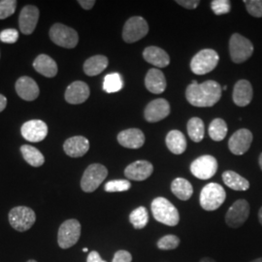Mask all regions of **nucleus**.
<instances>
[{"label": "nucleus", "mask_w": 262, "mask_h": 262, "mask_svg": "<svg viewBox=\"0 0 262 262\" xmlns=\"http://www.w3.org/2000/svg\"><path fill=\"white\" fill-rule=\"evenodd\" d=\"M16 92L26 101L35 100L40 94L37 83L28 76H23L18 79L16 82Z\"/></svg>", "instance_id": "nucleus-18"}, {"label": "nucleus", "mask_w": 262, "mask_h": 262, "mask_svg": "<svg viewBox=\"0 0 262 262\" xmlns=\"http://www.w3.org/2000/svg\"><path fill=\"white\" fill-rule=\"evenodd\" d=\"M258 219H259V222H260V224L262 225V207L261 209L259 210V213H258Z\"/></svg>", "instance_id": "nucleus-47"}, {"label": "nucleus", "mask_w": 262, "mask_h": 262, "mask_svg": "<svg viewBox=\"0 0 262 262\" xmlns=\"http://www.w3.org/2000/svg\"><path fill=\"white\" fill-rule=\"evenodd\" d=\"M131 187V183L127 180H113L105 185L107 192H122L126 191Z\"/></svg>", "instance_id": "nucleus-35"}, {"label": "nucleus", "mask_w": 262, "mask_h": 262, "mask_svg": "<svg viewBox=\"0 0 262 262\" xmlns=\"http://www.w3.org/2000/svg\"><path fill=\"white\" fill-rule=\"evenodd\" d=\"M108 176L107 168L99 163L91 164L84 170L81 180V187L84 192H94Z\"/></svg>", "instance_id": "nucleus-8"}, {"label": "nucleus", "mask_w": 262, "mask_h": 262, "mask_svg": "<svg viewBox=\"0 0 262 262\" xmlns=\"http://www.w3.org/2000/svg\"><path fill=\"white\" fill-rule=\"evenodd\" d=\"M250 215V205L247 200L239 199L228 209L225 215L226 225L232 228L243 225Z\"/></svg>", "instance_id": "nucleus-11"}, {"label": "nucleus", "mask_w": 262, "mask_h": 262, "mask_svg": "<svg viewBox=\"0 0 262 262\" xmlns=\"http://www.w3.org/2000/svg\"><path fill=\"white\" fill-rule=\"evenodd\" d=\"M253 142V133L242 128L236 131L228 141V148L236 156H242L250 149Z\"/></svg>", "instance_id": "nucleus-14"}, {"label": "nucleus", "mask_w": 262, "mask_h": 262, "mask_svg": "<svg viewBox=\"0 0 262 262\" xmlns=\"http://www.w3.org/2000/svg\"><path fill=\"white\" fill-rule=\"evenodd\" d=\"M211 7H212L213 12L217 16L227 14L230 12V9H231L230 1H228V0H214L211 3Z\"/></svg>", "instance_id": "nucleus-39"}, {"label": "nucleus", "mask_w": 262, "mask_h": 262, "mask_svg": "<svg viewBox=\"0 0 262 262\" xmlns=\"http://www.w3.org/2000/svg\"><path fill=\"white\" fill-rule=\"evenodd\" d=\"M51 40L59 47L73 49L78 45L79 35L75 29L62 24H55L49 32Z\"/></svg>", "instance_id": "nucleus-5"}, {"label": "nucleus", "mask_w": 262, "mask_h": 262, "mask_svg": "<svg viewBox=\"0 0 262 262\" xmlns=\"http://www.w3.org/2000/svg\"><path fill=\"white\" fill-rule=\"evenodd\" d=\"M63 150L70 158H81L90 150V142L84 136H73L64 142Z\"/></svg>", "instance_id": "nucleus-21"}, {"label": "nucleus", "mask_w": 262, "mask_h": 262, "mask_svg": "<svg viewBox=\"0 0 262 262\" xmlns=\"http://www.w3.org/2000/svg\"><path fill=\"white\" fill-rule=\"evenodd\" d=\"M28 262H37V261H35V260H32V259H31V260H28Z\"/></svg>", "instance_id": "nucleus-51"}, {"label": "nucleus", "mask_w": 262, "mask_h": 262, "mask_svg": "<svg viewBox=\"0 0 262 262\" xmlns=\"http://www.w3.org/2000/svg\"><path fill=\"white\" fill-rule=\"evenodd\" d=\"M20 151L25 160L33 167H40L45 162L43 154L33 146L24 145L20 147Z\"/></svg>", "instance_id": "nucleus-30"}, {"label": "nucleus", "mask_w": 262, "mask_h": 262, "mask_svg": "<svg viewBox=\"0 0 262 262\" xmlns=\"http://www.w3.org/2000/svg\"><path fill=\"white\" fill-rule=\"evenodd\" d=\"M151 213L154 217L163 225L175 226L180 222L177 208L164 197H158L151 202Z\"/></svg>", "instance_id": "nucleus-2"}, {"label": "nucleus", "mask_w": 262, "mask_h": 262, "mask_svg": "<svg viewBox=\"0 0 262 262\" xmlns=\"http://www.w3.org/2000/svg\"><path fill=\"white\" fill-rule=\"evenodd\" d=\"M132 255L127 251H119L115 253L112 262H131Z\"/></svg>", "instance_id": "nucleus-41"}, {"label": "nucleus", "mask_w": 262, "mask_h": 262, "mask_svg": "<svg viewBox=\"0 0 262 262\" xmlns=\"http://www.w3.org/2000/svg\"><path fill=\"white\" fill-rule=\"evenodd\" d=\"M131 225L135 229H142L149 223V214L145 207L140 206L133 210L129 215Z\"/></svg>", "instance_id": "nucleus-33"}, {"label": "nucleus", "mask_w": 262, "mask_h": 262, "mask_svg": "<svg viewBox=\"0 0 262 262\" xmlns=\"http://www.w3.org/2000/svg\"><path fill=\"white\" fill-rule=\"evenodd\" d=\"M179 5L187 8V9H195L199 5V0H177L176 1Z\"/></svg>", "instance_id": "nucleus-42"}, {"label": "nucleus", "mask_w": 262, "mask_h": 262, "mask_svg": "<svg viewBox=\"0 0 262 262\" xmlns=\"http://www.w3.org/2000/svg\"><path fill=\"white\" fill-rule=\"evenodd\" d=\"M118 142L122 147L127 149H140L145 143V135L138 128H129L122 130L118 134Z\"/></svg>", "instance_id": "nucleus-20"}, {"label": "nucleus", "mask_w": 262, "mask_h": 262, "mask_svg": "<svg viewBox=\"0 0 262 262\" xmlns=\"http://www.w3.org/2000/svg\"><path fill=\"white\" fill-rule=\"evenodd\" d=\"M180 245V238L176 235H166L160 238L158 242V247L160 250L170 251L178 248Z\"/></svg>", "instance_id": "nucleus-36"}, {"label": "nucleus", "mask_w": 262, "mask_h": 262, "mask_svg": "<svg viewBox=\"0 0 262 262\" xmlns=\"http://www.w3.org/2000/svg\"><path fill=\"white\" fill-rule=\"evenodd\" d=\"M147 90L151 94H162L166 89V79L164 74L157 68H151L145 78Z\"/></svg>", "instance_id": "nucleus-23"}, {"label": "nucleus", "mask_w": 262, "mask_h": 262, "mask_svg": "<svg viewBox=\"0 0 262 262\" xmlns=\"http://www.w3.org/2000/svg\"><path fill=\"white\" fill-rule=\"evenodd\" d=\"M187 133L193 142L199 143L203 140L205 134L204 122L199 118H191L187 122Z\"/></svg>", "instance_id": "nucleus-31"}, {"label": "nucleus", "mask_w": 262, "mask_h": 262, "mask_svg": "<svg viewBox=\"0 0 262 262\" xmlns=\"http://www.w3.org/2000/svg\"><path fill=\"white\" fill-rule=\"evenodd\" d=\"M149 32V26L142 17H132L127 19L122 29V39L126 43H134L145 37Z\"/></svg>", "instance_id": "nucleus-10"}, {"label": "nucleus", "mask_w": 262, "mask_h": 262, "mask_svg": "<svg viewBox=\"0 0 262 262\" xmlns=\"http://www.w3.org/2000/svg\"><path fill=\"white\" fill-rule=\"evenodd\" d=\"M123 86L122 76L119 73H111L105 76L103 82V90L108 94H114L120 92Z\"/></svg>", "instance_id": "nucleus-34"}, {"label": "nucleus", "mask_w": 262, "mask_h": 262, "mask_svg": "<svg viewBox=\"0 0 262 262\" xmlns=\"http://www.w3.org/2000/svg\"><path fill=\"white\" fill-rule=\"evenodd\" d=\"M251 262H262V257L261 258H257V259H254L253 261Z\"/></svg>", "instance_id": "nucleus-49"}, {"label": "nucleus", "mask_w": 262, "mask_h": 262, "mask_svg": "<svg viewBox=\"0 0 262 262\" xmlns=\"http://www.w3.org/2000/svg\"><path fill=\"white\" fill-rule=\"evenodd\" d=\"M33 67L39 74L48 78H54L57 74V64L54 58L42 54L38 56L33 61Z\"/></svg>", "instance_id": "nucleus-25"}, {"label": "nucleus", "mask_w": 262, "mask_h": 262, "mask_svg": "<svg viewBox=\"0 0 262 262\" xmlns=\"http://www.w3.org/2000/svg\"><path fill=\"white\" fill-rule=\"evenodd\" d=\"M253 86L247 80H240L234 85L233 102L239 107H245L253 100Z\"/></svg>", "instance_id": "nucleus-22"}, {"label": "nucleus", "mask_w": 262, "mask_h": 262, "mask_svg": "<svg viewBox=\"0 0 262 262\" xmlns=\"http://www.w3.org/2000/svg\"><path fill=\"white\" fill-rule=\"evenodd\" d=\"M223 180L227 187L237 191H245L250 187L249 181L240 176L239 174H237L234 171L224 172Z\"/></svg>", "instance_id": "nucleus-28"}, {"label": "nucleus", "mask_w": 262, "mask_h": 262, "mask_svg": "<svg viewBox=\"0 0 262 262\" xmlns=\"http://www.w3.org/2000/svg\"><path fill=\"white\" fill-rule=\"evenodd\" d=\"M227 124L223 119H215L210 123L209 135L215 142L223 141L227 134Z\"/></svg>", "instance_id": "nucleus-32"}, {"label": "nucleus", "mask_w": 262, "mask_h": 262, "mask_svg": "<svg viewBox=\"0 0 262 262\" xmlns=\"http://www.w3.org/2000/svg\"><path fill=\"white\" fill-rule=\"evenodd\" d=\"M246 8L250 15L255 18L262 17V0H245Z\"/></svg>", "instance_id": "nucleus-38"}, {"label": "nucleus", "mask_w": 262, "mask_h": 262, "mask_svg": "<svg viewBox=\"0 0 262 262\" xmlns=\"http://www.w3.org/2000/svg\"><path fill=\"white\" fill-rule=\"evenodd\" d=\"M90 94L91 92L88 84L82 81H76L67 86L64 97L68 103L77 105L86 101Z\"/></svg>", "instance_id": "nucleus-17"}, {"label": "nucleus", "mask_w": 262, "mask_h": 262, "mask_svg": "<svg viewBox=\"0 0 262 262\" xmlns=\"http://www.w3.org/2000/svg\"><path fill=\"white\" fill-rule=\"evenodd\" d=\"M154 172L152 164L147 160H137L129 164L125 170V177L132 181H144L150 177Z\"/></svg>", "instance_id": "nucleus-19"}, {"label": "nucleus", "mask_w": 262, "mask_h": 262, "mask_svg": "<svg viewBox=\"0 0 262 262\" xmlns=\"http://www.w3.org/2000/svg\"><path fill=\"white\" fill-rule=\"evenodd\" d=\"M38 19L39 10L37 7L34 5L25 6L19 13V26L20 31L26 35L31 34L36 28Z\"/></svg>", "instance_id": "nucleus-16"}, {"label": "nucleus", "mask_w": 262, "mask_h": 262, "mask_svg": "<svg viewBox=\"0 0 262 262\" xmlns=\"http://www.w3.org/2000/svg\"><path fill=\"white\" fill-rule=\"evenodd\" d=\"M222 88L215 81L198 84L192 81L186 91L187 100L195 107H213L222 97Z\"/></svg>", "instance_id": "nucleus-1"}, {"label": "nucleus", "mask_w": 262, "mask_h": 262, "mask_svg": "<svg viewBox=\"0 0 262 262\" xmlns=\"http://www.w3.org/2000/svg\"><path fill=\"white\" fill-rule=\"evenodd\" d=\"M165 141L168 150L175 155H182L187 149V139L181 131H170Z\"/></svg>", "instance_id": "nucleus-26"}, {"label": "nucleus", "mask_w": 262, "mask_h": 262, "mask_svg": "<svg viewBox=\"0 0 262 262\" xmlns=\"http://www.w3.org/2000/svg\"><path fill=\"white\" fill-rule=\"evenodd\" d=\"M220 56L215 50L204 49L198 52L190 61V69L196 75H205L215 69Z\"/></svg>", "instance_id": "nucleus-3"}, {"label": "nucleus", "mask_w": 262, "mask_h": 262, "mask_svg": "<svg viewBox=\"0 0 262 262\" xmlns=\"http://www.w3.org/2000/svg\"><path fill=\"white\" fill-rule=\"evenodd\" d=\"M23 137L32 143L44 140L48 135V125L41 120H31L25 122L20 128Z\"/></svg>", "instance_id": "nucleus-13"}, {"label": "nucleus", "mask_w": 262, "mask_h": 262, "mask_svg": "<svg viewBox=\"0 0 262 262\" xmlns=\"http://www.w3.org/2000/svg\"><path fill=\"white\" fill-rule=\"evenodd\" d=\"M86 262H107L103 260L100 256V254L97 253V252H92V253H89V256H88V259Z\"/></svg>", "instance_id": "nucleus-43"}, {"label": "nucleus", "mask_w": 262, "mask_h": 262, "mask_svg": "<svg viewBox=\"0 0 262 262\" xmlns=\"http://www.w3.org/2000/svg\"><path fill=\"white\" fill-rule=\"evenodd\" d=\"M217 170V161L212 156H202L195 159L190 165V172L200 180H209L214 177Z\"/></svg>", "instance_id": "nucleus-12"}, {"label": "nucleus", "mask_w": 262, "mask_h": 262, "mask_svg": "<svg viewBox=\"0 0 262 262\" xmlns=\"http://www.w3.org/2000/svg\"><path fill=\"white\" fill-rule=\"evenodd\" d=\"M199 262H215L213 258H210V257H204L202 258Z\"/></svg>", "instance_id": "nucleus-46"}, {"label": "nucleus", "mask_w": 262, "mask_h": 262, "mask_svg": "<svg viewBox=\"0 0 262 262\" xmlns=\"http://www.w3.org/2000/svg\"><path fill=\"white\" fill-rule=\"evenodd\" d=\"M6 105H7V98L3 94H0V113L6 108Z\"/></svg>", "instance_id": "nucleus-45"}, {"label": "nucleus", "mask_w": 262, "mask_h": 262, "mask_svg": "<svg viewBox=\"0 0 262 262\" xmlns=\"http://www.w3.org/2000/svg\"><path fill=\"white\" fill-rule=\"evenodd\" d=\"M19 39V32L15 28H7L0 32V40L3 43L13 44L16 43Z\"/></svg>", "instance_id": "nucleus-40"}, {"label": "nucleus", "mask_w": 262, "mask_h": 262, "mask_svg": "<svg viewBox=\"0 0 262 262\" xmlns=\"http://www.w3.org/2000/svg\"><path fill=\"white\" fill-rule=\"evenodd\" d=\"M170 114V105L167 100L163 98L155 99L147 105L144 116L149 122H158L164 120Z\"/></svg>", "instance_id": "nucleus-15"}, {"label": "nucleus", "mask_w": 262, "mask_h": 262, "mask_svg": "<svg viewBox=\"0 0 262 262\" xmlns=\"http://www.w3.org/2000/svg\"><path fill=\"white\" fill-rule=\"evenodd\" d=\"M108 63H109V60L105 56L97 55V56H92L84 61V73L91 77L98 75L102 73L107 68Z\"/></svg>", "instance_id": "nucleus-27"}, {"label": "nucleus", "mask_w": 262, "mask_h": 262, "mask_svg": "<svg viewBox=\"0 0 262 262\" xmlns=\"http://www.w3.org/2000/svg\"><path fill=\"white\" fill-rule=\"evenodd\" d=\"M16 0H1L0 1V19H7L12 16L17 8Z\"/></svg>", "instance_id": "nucleus-37"}, {"label": "nucleus", "mask_w": 262, "mask_h": 262, "mask_svg": "<svg viewBox=\"0 0 262 262\" xmlns=\"http://www.w3.org/2000/svg\"><path fill=\"white\" fill-rule=\"evenodd\" d=\"M81 236V224L77 220H67L60 225L57 234L58 246L69 249L79 241Z\"/></svg>", "instance_id": "nucleus-9"}, {"label": "nucleus", "mask_w": 262, "mask_h": 262, "mask_svg": "<svg viewBox=\"0 0 262 262\" xmlns=\"http://www.w3.org/2000/svg\"><path fill=\"white\" fill-rule=\"evenodd\" d=\"M253 53V43L243 35L234 33L229 40V54L235 63H242L248 60Z\"/></svg>", "instance_id": "nucleus-6"}, {"label": "nucleus", "mask_w": 262, "mask_h": 262, "mask_svg": "<svg viewBox=\"0 0 262 262\" xmlns=\"http://www.w3.org/2000/svg\"><path fill=\"white\" fill-rule=\"evenodd\" d=\"M78 3L84 10H91L94 7L95 1L94 0H79Z\"/></svg>", "instance_id": "nucleus-44"}, {"label": "nucleus", "mask_w": 262, "mask_h": 262, "mask_svg": "<svg viewBox=\"0 0 262 262\" xmlns=\"http://www.w3.org/2000/svg\"><path fill=\"white\" fill-rule=\"evenodd\" d=\"M143 56L147 62L159 68H164L170 63L168 54L164 50L156 46L146 48L143 52Z\"/></svg>", "instance_id": "nucleus-24"}, {"label": "nucleus", "mask_w": 262, "mask_h": 262, "mask_svg": "<svg viewBox=\"0 0 262 262\" xmlns=\"http://www.w3.org/2000/svg\"><path fill=\"white\" fill-rule=\"evenodd\" d=\"M35 221L36 215L34 211L28 207H15L9 212L10 225L19 232L28 231L35 224Z\"/></svg>", "instance_id": "nucleus-7"}, {"label": "nucleus", "mask_w": 262, "mask_h": 262, "mask_svg": "<svg viewBox=\"0 0 262 262\" xmlns=\"http://www.w3.org/2000/svg\"><path fill=\"white\" fill-rule=\"evenodd\" d=\"M225 198V188L216 183H210L201 190L200 205L206 211H215L224 204Z\"/></svg>", "instance_id": "nucleus-4"}, {"label": "nucleus", "mask_w": 262, "mask_h": 262, "mask_svg": "<svg viewBox=\"0 0 262 262\" xmlns=\"http://www.w3.org/2000/svg\"><path fill=\"white\" fill-rule=\"evenodd\" d=\"M171 190L175 196L184 201L188 200L193 193V188L191 184L184 178L175 179L171 184Z\"/></svg>", "instance_id": "nucleus-29"}, {"label": "nucleus", "mask_w": 262, "mask_h": 262, "mask_svg": "<svg viewBox=\"0 0 262 262\" xmlns=\"http://www.w3.org/2000/svg\"><path fill=\"white\" fill-rule=\"evenodd\" d=\"M83 252H85V253L89 252V249H88V248H84V249H83Z\"/></svg>", "instance_id": "nucleus-50"}, {"label": "nucleus", "mask_w": 262, "mask_h": 262, "mask_svg": "<svg viewBox=\"0 0 262 262\" xmlns=\"http://www.w3.org/2000/svg\"><path fill=\"white\" fill-rule=\"evenodd\" d=\"M259 165H260V168L262 170V154L259 156Z\"/></svg>", "instance_id": "nucleus-48"}]
</instances>
